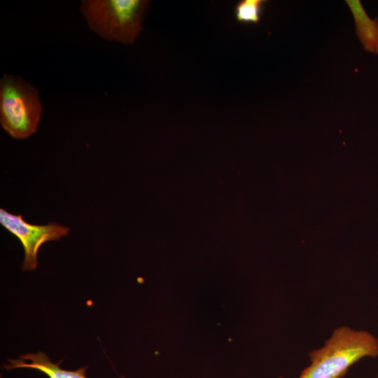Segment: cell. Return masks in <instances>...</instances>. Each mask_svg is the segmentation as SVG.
I'll return each mask as SVG.
<instances>
[{"instance_id":"obj_1","label":"cell","mask_w":378,"mask_h":378,"mask_svg":"<svg viewBox=\"0 0 378 378\" xmlns=\"http://www.w3.org/2000/svg\"><path fill=\"white\" fill-rule=\"evenodd\" d=\"M366 357H378V338L367 330L342 326L321 347L309 352L310 364L298 378H344L352 365Z\"/></svg>"},{"instance_id":"obj_2","label":"cell","mask_w":378,"mask_h":378,"mask_svg":"<svg viewBox=\"0 0 378 378\" xmlns=\"http://www.w3.org/2000/svg\"><path fill=\"white\" fill-rule=\"evenodd\" d=\"M147 0H83L80 11L91 30L104 38L133 43L142 30Z\"/></svg>"},{"instance_id":"obj_3","label":"cell","mask_w":378,"mask_h":378,"mask_svg":"<svg viewBox=\"0 0 378 378\" xmlns=\"http://www.w3.org/2000/svg\"><path fill=\"white\" fill-rule=\"evenodd\" d=\"M42 106L36 88L21 77L5 74L0 82V122L13 138L24 139L38 128Z\"/></svg>"},{"instance_id":"obj_4","label":"cell","mask_w":378,"mask_h":378,"mask_svg":"<svg viewBox=\"0 0 378 378\" xmlns=\"http://www.w3.org/2000/svg\"><path fill=\"white\" fill-rule=\"evenodd\" d=\"M0 223L20 241L24 252L22 270H34L38 266V251L41 246L50 241L66 236L70 229L50 222L46 225H33L23 220L21 215H15L0 209Z\"/></svg>"},{"instance_id":"obj_5","label":"cell","mask_w":378,"mask_h":378,"mask_svg":"<svg viewBox=\"0 0 378 378\" xmlns=\"http://www.w3.org/2000/svg\"><path fill=\"white\" fill-rule=\"evenodd\" d=\"M8 361L9 364L4 365L6 370L16 368H31L41 372L49 378H87L85 372L88 366L74 371L66 370L59 367L62 361L57 363H52L48 356L41 351L36 354H25L20 356L19 358H10ZM121 378L125 377H121Z\"/></svg>"},{"instance_id":"obj_6","label":"cell","mask_w":378,"mask_h":378,"mask_svg":"<svg viewBox=\"0 0 378 378\" xmlns=\"http://www.w3.org/2000/svg\"><path fill=\"white\" fill-rule=\"evenodd\" d=\"M345 2L353 15L356 34L363 50L378 55V17L371 19L360 0Z\"/></svg>"},{"instance_id":"obj_7","label":"cell","mask_w":378,"mask_h":378,"mask_svg":"<svg viewBox=\"0 0 378 378\" xmlns=\"http://www.w3.org/2000/svg\"><path fill=\"white\" fill-rule=\"evenodd\" d=\"M267 3L266 0H241L234 8L235 20L241 24H257Z\"/></svg>"},{"instance_id":"obj_8","label":"cell","mask_w":378,"mask_h":378,"mask_svg":"<svg viewBox=\"0 0 378 378\" xmlns=\"http://www.w3.org/2000/svg\"><path fill=\"white\" fill-rule=\"evenodd\" d=\"M277 378H286V377H283V376H279V377H278Z\"/></svg>"},{"instance_id":"obj_9","label":"cell","mask_w":378,"mask_h":378,"mask_svg":"<svg viewBox=\"0 0 378 378\" xmlns=\"http://www.w3.org/2000/svg\"><path fill=\"white\" fill-rule=\"evenodd\" d=\"M376 378H378V372H377V377Z\"/></svg>"}]
</instances>
